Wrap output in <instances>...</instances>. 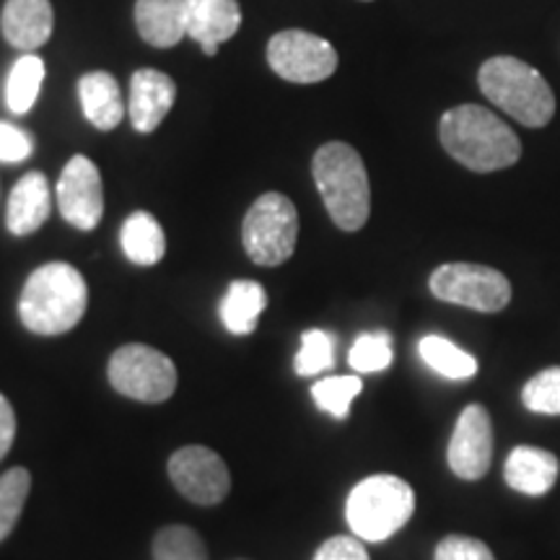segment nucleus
<instances>
[{
    "label": "nucleus",
    "instance_id": "obj_10",
    "mask_svg": "<svg viewBox=\"0 0 560 560\" xmlns=\"http://www.w3.org/2000/svg\"><path fill=\"white\" fill-rule=\"evenodd\" d=\"M170 478L187 501L215 506L229 495L231 475L226 462L208 446H185L170 457Z\"/></svg>",
    "mask_w": 560,
    "mask_h": 560
},
{
    "label": "nucleus",
    "instance_id": "obj_27",
    "mask_svg": "<svg viewBox=\"0 0 560 560\" xmlns=\"http://www.w3.org/2000/svg\"><path fill=\"white\" fill-rule=\"evenodd\" d=\"M392 359H395V350H392V338L387 332L359 335L348 353L350 369L359 374H376V371L389 369Z\"/></svg>",
    "mask_w": 560,
    "mask_h": 560
},
{
    "label": "nucleus",
    "instance_id": "obj_33",
    "mask_svg": "<svg viewBox=\"0 0 560 560\" xmlns=\"http://www.w3.org/2000/svg\"><path fill=\"white\" fill-rule=\"evenodd\" d=\"M13 439H16V412L5 395H0V459L11 452Z\"/></svg>",
    "mask_w": 560,
    "mask_h": 560
},
{
    "label": "nucleus",
    "instance_id": "obj_5",
    "mask_svg": "<svg viewBox=\"0 0 560 560\" xmlns=\"http://www.w3.org/2000/svg\"><path fill=\"white\" fill-rule=\"evenodd\" d=\"M416 490L397 475H371L350 490L346 503L348 527L359 540L384 542L410 522Z\"/></svg>",
    "mask_w": 560,
    "mask_h": 560
},
{
    "label": "nucleus",
    "instance_id": "obj_13",
    "mask_svg": "<svg viewBox=\"0 0 560 560\" xmlns=\"http://www.w3.org/2000/svg\"><path fill=\"white\" fill-rule=\"evenodd\" d=\"M177 100V86L166 73L153 68H140L130 79L128 112L132 128L138 132H153L166 120Z\"/></svg>",
    "mask_w": 560,
    "mask_h": 560
},
{
    "label": "nucleus",
    "instance_id": "obj_34",
    "mask_svg": "<svg viewBox=\"0 0 560 560\" xmlns=\"http://www.w3.org/2000/svg\"><path fill=\"white\" fill-rule=\"evenodd\" d=\"M366 3H369V0H366Z\"/></svg>",
    "mask_w": 560,
    "mask_h": 560
},
{
    "label": "nucleus",
    "instance_id": "obj_4",
    "mask_svg": "<svg viewBox=\"0 0 560 560\" xmlns=\"http://www.w3.org/2000/svg\"><path fill=\"white\" fill-rule=\"evenodd\" d=\"M480 91L527 128H545L556 115V94L537 68L511 55L490 58L478 70Z\"/></svg>",
    "mask_w": 560,
    "mask_h": 560
},
{
    "label": "nucleus",
    "instance_id": "obj_32",
    "mask_svg": "<svg viewBox=\"0 0 560 560\" xmlns=\"http://www.w3.org/2000/svg\"><path fill=\"white\" fill-rule=\"evenodd\" d=\"M314 560H371V558L366 552V545H363V540H359V537L338 535L319 545Z\"/></svg>",
    "mask_w": 560,
    "mask_h": 560
},
{
    "label": "nucleus",
    "instance_id": "obj_8",
    "mask_svg": "<svg viewBox=\"0 0 560 560\" xmlns=\"http://www.w3.org/2000/svg\"><path fill=\"white\" fill-rule=\"evenodd\" d=\"M431 293L446 304L495 314L511 301V283L501 270L475 262H446L431 272Z\"/></svg>",
    "mask_w": 560,
    "mask_h": 560
},
{
    "label": "nucleus",
    "instance_id": "obj_19",
    "mask_svg": "<svg viewBox=\"0 0 560 560\" xmlns=\"http://www.w3.org/2000/svg\"><path fill=\"white\" fill-rule=\"evenodd\" d=\"M79 96L83 117L94 125L96 130H115L125 117V102L117 86L115 75L107 70H94V73L81 75Z\"/></svg>",
    "mask_w": 560,
    "mask_h": 560
},
{
    "label": "nucleus",
    "instance_id": "obj_22",
    "mask_svg": "<svg viewBox=\"0 0 560 560\" xmlns=\"http://www.w3.org/2000/svg\"><path fill=\"white\" fill-rule=\"evenodd\" d=\"M420 359L425 366H431L436 374L446 376V380H472L478 374V359L454 346L452 340L441 338V335H425L418 342Z\"/></svg>",
    "mask_w": 560,
    "mask_h": 560
},
{
    "label": "nucleus",
    "instance_id": "obj_20",
    "mask_svg": "<svg viewBox=\"0 0 560 560\" xmlns=\"http://www.w3.org/2000/svg\"><path fill=\"white\" fill-rule=\"evenodd\" d=\"M120 244L125 257L140 268L159 265L166 255V236L161 223L153 219L149 210H136L122 223Z\"/></svg>",
    "mask_w": 560,
    "mask_h": 560
},
{
    "label": "nucleus",
    "instance_id": "obj_17",
    "mask_svg": "<svg viewBox=\"0 0 560 560\" xmlns=\"http://www.w3.org/2000/svg\"><path fill=\"white\" fill-rule=\"evenodd\" d=\"M560 462L552 452L540 446H516L511 450L503 465V478L509 488H514L522 495H545L550 493L558 482Z\"/></svg>",
    "mask_w": 560,
    "mask_h": 560
},
{
    "label": "nucleus",
    "instance_id": "obj_3",
    "mask_svg": "<svg viewBox=\"0 0 560 560\" xmlns=\"http://www.w3.org/2000/svg\"><path fill=\"white\" fill-rule=\"evenodd\" d=\"M314 185L325 200L327 213L342 231L366 226L371 213V185L361 153L353 145L325 143L312 161Z\"/></svg>",
    "mask_w": 560,
    "mask_h": 560
},
{
    "label": "nucleus",
    "instance_id": "obj_23",
    "mask_svg": "<svg viewBox=\"0 0 560 560\" xmlns=\"http://www.w3.org/2000/svg\"><path fill=\"white\" fill-rule=\"evenodd\" d=\"M42 81H45V60L37 52H24L13 62L5 83V102L13 115H26L34 107Z\"/></svg>",
    "mask_w": 560,
    "mask_h": 560
},
{
    "label": "nucleus",
    "instance_id": "obj_9",
    "mask_svg": "<svg viewBox=\"0 0 560 560\" xmlns=\"http://www.w3.org/2000/svg\"><path fill=\"white\" fill-rule=\"evenodd\" d=\"M268 62L283 81L319 83L338 70V52L327 39L312 32H278L268 45Z\"/></svg>",
    "mask_w": 560,
    "mask_h": 560
},
{
    "label": "nucleus",
    "instance_id": "obj_16",
    "mask_svg": "<svg viewBox=\"0 0 560 560\" xmlns=\"http://www.w3.org/2000/svg\"><path fill=\"white\" fill-rule=\"evenodd\" d=\"M52 213V192L50 182L42 172L24 174L16 185H13L9 198V213L5 223L13 236H30L34 231L45 226V221Z\"/></svg>",
    "mask_w": 560,
    "mask_h": 560
},
{
    "label": "nucleus",
    "instance_id": "obj_30",
    "mask_svg": "<svg viewBox=\"0 0 560 560\" xmlns=\"http://www.w3.org/2000/svg\"><path fill=\"white\" fill-rule=\"evenodd\" d=\"M433 560H495L493 550L478 537L467 535H446L444 540L436 545Z\"/></svg>",
    "mask_w": 560,
    "mask_h": 560
},
{
    "label": "nucleus",
    "instance_id": "obj_2",
    "mask_svg": "<svg viewBox=\"0 0 560 560\" xmlns=\"http://www.w3.org/2000/svg\"><path fill=\"white\" fill-rule=\"evenodd\" d=\"M89 306L86 280L73 265L47 262L26 278L19 296V319L34 335H66Z\"/></svg>",
    "mask_w": 560,
    "mask_h": 560
},
{
    "label": "nucleus",
    "instance_id": "obj_18",
    "mask_svg": "<svg viewBox=\"0 0 560 560\" xmlns=\"http://www.w3.org/2000/svg\"><path fill=\"white\" fill-rule=\"evenodd\" d=\"M136 26L140 37L159 50L179 45L187 37L185 0H138Z\"/></svg>",
    "mask_w": 560,
    "mask_h": 560
},
{
    "label": "nucleus",
    "instance_id": "obj_7",
    "mask_svg": "<svg viewBox=\"0 0 560 560\" xmlns=\"http://www.w3.org/2000/svg\"><path fill=\"white\" fill-rule=\"evenodd\" d=\"M107 376L120 395L149 405L166 402L177 389L174 361L161 350L143 346V342L117 348L109 359Z\"/></svg>",
    "mask_w": 560,
    "mask_h": 560
},
{
    "label": "nucleus",
    "instance_id": "obj_1",
    "mask_svg": "<svg viewBox=\"0 0 560 560\" xmlns=\"http://www.w3.org/2000/svg\"><path fill=\"white\" fill-rule=\"evenodd\" d=\"M439 138L454 161L478 174L509 170L522 156V140L516 132L480 104H462L444 112Z\"/></svg>",
    "mask_w": 560,
    "mask_h": 560
},
{
    "label": "nucleus",
    "instance_id": "obj_6",
    "mask_svg": "<svg viewBox=\"0 0 560 560\" xmlns=\"http://www.w3.org/2000/svg\"><path fill=\"white\" fill-rule=\"evenodd\" d=\"M299 240V213L291 198L265 192L249 208L242 226V242L249 260L262 268H278L291 260Z\"/></svg>",
    "mask_w": 560,
    "mask_h": 560
},
{
    "label": "nucleus",
    "instance_id": "obj_29",
    "mask_svg": "<svg viewBox=\"0 0 560 560\" xmlns=\"http://www.w3.org/2000/svg\"><path fill=\"white\" fill-rule=\"evenodd\" d=\"M522 402L537 416H560V366L532 376L522 389Z\"/></svg>",
    "mask_w": 560,
    "mask_h": 560
},
{
    "label": "nucleus",
    "instance_id": "obj_31",
    "mask_svg": "<svg viewBox=\"0 0 560 560\" xmlns=\"http://www.w3.org/2000/svg\"><path fill=\"white\" fill-rule=\"evenodd\" d=\"M34 151V140L30 132H24L16 125L0 122V161L3 164H19L26 161Z\"/></svg>",
    "mask_w": 560,
    "mask_h": 560
},
{
    "label": "nucleus",
    "instance_id": "obj_25",
    "mask_svg": "<svg viewBox=\"0 0 560 560\" xmlns=\"http://www.w3.org/2000/svg\"><path fill=\"white\" fill-rule=\"evenodd\" d=\"M153 560H208V550L192 527L170 524L153 540Z\"/></svg>",
    "mask_w": 560,
    "mask_h": 560
},
{
    "label": "nucleus",
    "instance_id": "obj_26",
    "mask_svg": "<svg viewBox=\"0 0 560 560\" xmlns=\"http://www.w3.org/2000/svg\"><path fill=\"white\" fill-rule=\"evenodd\" d=\"M363 382L361 376H327V380H319L312 384V397L317 402L319 410L330 412L332 418H348L350 405H353L355 397L361 395Z\"/></svg>",
    "mask_w": 560,
    "mask_h": 560
},
{
    "label": "nucleus",
    "instance_id": "obj_15",
    "mask_svg": "<svg viewBox=\"0 0 560 560\" xmlns=\"http://www.w3.org/2000/svg\"><path fill=\"white\" fill-rule=\"evenodd\" d=\"M55 13L50 0H5L0 30L11 47L34 52L52 37Z\"/></svg>",
    "mask_w": 560,
    "mask_h": 560
},
{
    "label": "nucleus",
    "instance_id": "obj_12",
    "mask_svg": "<svg viewBox=\"0 0 560 560\" xmlns=\"http://www.w3.org/2000/svg\"><path fill=\"white\" fill-rule=\"evenodd\" d=\"M446 462L462 480L486 478L493 462V423L482 405H467L454 425Z\"/></svg>",
    "mask_w": 560,
    "mask_h": 560
},
{
    "label": "nucleus",
    "instance_id": "obj_14",
    "mask_svg": "<svg viewBox=\"0 0 560 560\" xmlns=\"http://www.w3.org/2000/svg\"><path fill=\"white\" fill-rule=\"evenodd\" d=\"M187 37L198 42L202 52L213 58L223 42L242 26V9L236 0H185Z\"/></svg>",
    "mask_w": 560,
    "mask_h": 560
},
{
    "label": "nucleus",
    "instance_id": "obj_28",
    "mask_svg": "<svg viewBox=\"0 0 560 560\" xmlns=\"http://www.w3.org/2000/svg\"><path fill=\"white\" fill-rule=\"evenodd\" d=\"M335 366V340L325 330H306L301 335V350L293 359L299 376H314Z\"/></svg>",
    "mask_w": 560,
    "mask_h": 560
},
{
    "label": "nucleus",
    "instance_id": "obj_21",
    "mask_svg": "<svg viewBox=\"0 0 560 560\" xmlns=\"http://www.w3.org/2000/svg\"><path fill=\"white\" fill-rule=\"evenodd\" d=\"M268 306V293L257 280H234L221 301V322L231 335L255 332L260 314Z\"/></svg>",
    "mask_w": 560,
    "mask_h": 560
},
{
    "label": "nucleus",
    "instance_id": "obj_24",
    "mask_svg": "<svg viewBox=\"0 0 560 560\" xmlns=\"http://www.w3.org/2000/svg\"><path fill=\"white\" fill-rule=\"evenodd\" d=\"M32 490V475L26 467H13V470L0 475V542L16 529L21 511L26 506Z\"/></svg>",
    "mask_w": 560,
    "mask_h": 560
},
{
    "label": "nucleus",
    "instance_id": "obj_11",
    "mask_svg": "<svg viewBox=\"0 0 560 560\" xmlns=\"http://www.w3.org/2000/svg\"><path fill=\"white\" fill-rule=\"evenodd\" d=\"M58 208L70 226L91 231L104 215L102 174L89 156H73L58 179Z\"/></svg>",
    "mask_w": 560,
    "mask_h": 560
}]
</instances>
